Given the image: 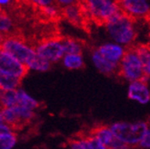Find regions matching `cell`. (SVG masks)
Listing matches in <instances>:
<instances>
[{
  "mask_svg": "<svg viewBox=\"0 0 150 149\" xmlns=\"http://www.w3.org/2000/svg\"><path fill=\"white\" fill-rule=\"evenodd\" d=\"M89 135L96 138L101 144H103L107 148L110 147V145L114 142V140L115 138L110 129V126H105V125L96 126V127L92 129L91 133Z\"/></svg>",
  "mask_w": 150,
  "mask_h": 149,
  "instance_id": "13",
  "label": "cell"
},
{
  "mask_svg": "<svg viewBox=\"0 0 150 149\" xmlns=\"http://www.w3.org/2000/svg\"><path fill=\"white\" fill-rule=\"evenodd\" d=\"M63 65L69 70H80L83 68L84 61L81 55L66 54L62 58Z\"/></svg>",
  "mask_w": 150,
  "mask_h": 149,
  "instance_id": "21",
  "label": "cell"
},
{
  "mask_svg": "<svg viewBox=\"0 0 150 149\" xmlns=\"http://www.w3.org/2000/svg\"><path fill=\"white\" fill-rule=\"evenodd\" d=\"M62 16L71 24L81 28H88L91 18L83 2H73L62 8Z\"/></svg>",
  "mask_w": 150,
  "mask_h": 149,
  "instance_id": "6",
  "label": "cell"
},
{
  "mask_svg": "<svg viewBox=\"0 0 150 149\" xmlns=\"http://www.w3.org/2000/svg\"><path fill=\"white\" fill-rule=\"evenodd\" d=\"M51 63L48 61L47 59L44 58L39 56L37 53L36 55L28 61V63L26 65L28 70H32V71H47L50 69Z\"/></svg>",
  "mask_w": 150,
  "mask_h": 149,
  "instance_id": "18",
  "label": "cell"
},
{
  "mask_svg": "<svg viewBox=\"0 0 150 149\" xmlns=\"http://www.w3.org/2000/svg\"><path fill=\"white\" fill-rule=\"evenodd\" d=\"M62 44L64 51V55L66 54H75L81 55L82 53V44L81 41L71 39V38H64L62 39Z\"/></svg>",
  "mask_w": 150,
  "mask_h": 149,
  "instance_id": "17",
  "label": "cell"
},
{
  "mask_svg": "<svg viewBox=\"0 0 150 149\" xmlns=\"http://www.w3.org/2000/svg\"><path fill=\"white\" fill-rule=\"evenodd\" d=\"M130 147L125 145V143L121 142L120 140L115 138L114 142L112 143V145H110V147L108 149H129Z\"/></svg>",
  "mask_w": 150,
  "mask_h": 149,
  "instance_id": "29",
  "label": "cell"
},
{
  "mask_svg": "<svg viewBox=\"0 0 150 149\" xmlns=\"http://www.w3.org/2000/svg\"><path fill=\"white\" fill-rule=\"evenodd\" d=\"M91 20L98 26L105 25L108 19L120 10L117 0H84Z\"/></svg>",
  "mask_w": 150,
  "mask_h": 149,
  "instance_id": "5",
  "label": "cell"
},
{
  "mask_svg": "<svg viewBox=\"0 0 150 149\" xmlns=\"http://www.w3.org/2000/svg\"><path fill=\"white\" fill-rule=\"evenodd\" d=\"M10 132H14V131L12 130V128L9 125H7L5 123L0 124V133H10Z\"/></svg>",
  "mask_w": 150,
  "mask_h": 149,
  "instance_id": "30",
  "label": "cell"
},
{
  "mask_svg": "<svg viewBox=\"0 0 150 149\" xmlns=\"http://www.w3.org/2000/svg\"><path fill=\"white\" fill-rule=\"evenodd\" d=\"M36 53L48 61L57 62L64 56L62 38H49L41 40L34 48Z\"/></svg>",
  "mask_w": 150,
  "mask_h": 149,
  "instance_id": "7",
  "label": "cell"
},
{
  "mask_svg": "<svg viewBox=\"0 0 150 149\" xmlns=\"http://www.w3.org/2000/svg\"><path fill=\"white\" fill-rule=\"evenodd\" d=\"M93 62L96 69L98 70L101 73L104 74V75L111 76V75H115L118 73V69H119V64L112 63L106 59H104L98 51L94 50L93 52Z\"/></svg>",
  "mask_w": 150,
  "mask_h": 149,
  "instance_id": "12",
  "label": "cell"
},
{
  "mask_svg": "<svg viewBox=\"0 0 150 149\" xmlns=\"http://www.w3.org/2000/svg\"><path fill=\"white\" fill-rule=\"evenodd\" d=\"M117 5L127 17L134 22L149 18V4L147 0H117Z\"/></svg>",
  "mask_w": 150,
  "mask_h": 149,
  "instance_id": "8",
  "label": "cell"
},
{
  "mask_svg": "<svg viewBox=\"0 0 150 149\" xmlns=\"http://www.w3.org/2000/svg\"><path fill=\"white\" fill-rule=\"evenodd\" d=\"M137 146L141 149H149L150 147V132L149 131L146 133L145 136L141 139Z\"/></svg>",
  "mask_w": 150,
  "mask_h": 149,
  "instance_id": "28",
  "label": "cell"
},
{
  "mask_svg": "<svg viewBox=\"0 0 150 149\" xmlns=\"http://www.w3.org/2000/svg\"><path fill=\"white\" fill-rule=\"evenodd\" d=\"M28 72L27 67L0 48V73L23 79Z\"/></svg>",
  "mask_w": 150,
  "mask_h": 149,
  "instance_id": "9",
  "label": "cell"
},
{
  "mask_svg": "<svg viewBox=\"0 0 150 149\" xmlns=\"http://www.w3.org/2000/svg\"><path fill=\"white\" fill-rule=\"evenodd\" d=\"M69 146L71 149H89L87 136H80L69 140Z\"/></svg>",
  "mask_w": 150,
  "mask_h": 149,
  "instance_id": "24",
  "label": "cell"
},
{
  "mask_svg": "<svg viewBox=\"0 0 150 149\" xmlns=\"http://www.w3.org/2000/svg\"><path fill=\"white\" fill-rule=\"evenodd\" d=\"M97 51L107 61L119 64L121 61V59L125 54V49L123 48V46L118 45V44L115 43H106L102 45Z\"/></svg>",
  "mask_w": 150,
  "mask_h": 149,
  "instance_id": "11",
  "label": "cell"
},
{
  "mask_svg": "<svg viewBox=\"0 0 150 149\" xmlns=\"http://www.w3.org/2000/svg\"><path fill=\"white\" fill-rule=\"evenodd\" d=\"M3 118H2V115H1V112H0V124H3Z\"/></svg>",
  "mask_w": 150,
  "mask_h": 149,
  "instance_id": "34",
  "label": "cell"
},
{
  "mask_svg": "<svg viewBox=\"0 0 150 149\" xmlns=\"http://www.w3.org/2000/svg\"><path fill=\"white\" fill-rule=\"evenodd\" d=\"M21 79L0 73V91L18 90L21 84Z\"/></svg>",
  "mask_w": 150,
  "mask_h": 149,
  "instance_id": "19",
  "label": "cell"
},
{
  "mask_svg": "<svg viewBox=\"0 0 150 149\" xmlns=\"http://www.w3.org/2000/svg\"><path fill=\"white\" fill-rule=\"evenodd\" d=\"M17 98V90L0 91V109L16 106Z\"/></svg>",
  "mask_w": 150,
  "mask_h": 149,
  "instance_id": "20",
  "label": "cell"
},
{
  "mask_svg": "<svg viewBox=\"0 0 150 149\" xmlns=\"http://www.w3.org/2000/svg\"><path fill=\"white\" fill-rule=\"evenodd\" d=\"M84 0H75V2H83Z\"/></svg>",
  "mask_w": 150,
  "mask_h": 149,
  "instance_id": "35",
  "label": "cell"
},
{
  "mask_svg": "<svg viewBox=\"0 0 150 149\" xmlns=\"http://www.w3.org/2000/svg\"><path fill=\"white\" fill-rule=\"evenodd\" d=\"M0 48L25 66L36 55L34 48L18 35L4 36Z\"/></svg>",
  "mask_w": 150,
  "mask_h": 149,
  "instance_id": "4",
  "label": "cell"
},
{
  "mask_svg": "<svg viewBox=\"0 0 150 149\" xmlns=\"http://www.w3.org/2000/svg\"><path fill=\"white\" fill-rule=\"evenodd\" d=\"M117 75L129 83L136 81H143L145 83L148 81V78L144 75L142 64L134 50V45L125 48V54L119 62Z\"/></svg>",
  "mask_w": 150,
  "mask_h": 149,
  "instance_id": "3",
  "label": "cell"
},
{
  "mask_svg": "<svg viewBox=\"0 0 150 149\" xmlns=\"http://www.w3.org/2000/svg\"><path fill=\"white\" fill-rule=\"evenodd\" d=\"M106 28L111 38L118 45L130 47L134 45L137 33L134 27V21L120 9L106 22Z\"/></svg>",
  "mask_w": 150,
  "mask_h": 149,
  "instance_id": "1",
  "label": "cell"
},
{
  "mask_svg": "<svg viewBox=\"0 0 150 149\" xmlns=\"http://www.w3.org/2000/svg\"><path fill=\"white\" fill-rule=\"evenodd\" d=\"M59 4H62V5H70L73 2H75V0H56Z\"/></svg>",
  "mask_w": 150,
  "mask_h": 149,
  "instance_id": "31",
  "label": "cell"
},
{
  "mask_svg": "<svg viewBox=\"0 0 150 149\" xmlns=\"http://www.w3.org/2000/svg\"><path fill=\"white\" fill-rule=\"evenodd\" d=\"M12 28V21L7 17L6 13H0V33L6 34L8 33V31Z\"/></svg>",
  "mask_w": 150,
  "mask_h": 149,
  "instance_id": "25",
  "label": "cell"
},
{
  "mask_svg": "<svg viewBox=\"0 0 150 149\" xmlns=\"http://www.w3.org/2000/svg\"><path fill=\"white\" fill-rule=\"evenodd\" d=\"M0 112H1L3 122L7 125H9L14 132L24 126L20 122L19 118L18 117L17 114L15 113L13 108H1Z\"/></svg>",
  "mask_w": 150,
  "mask_h": 149,
  "instance_id": "16",
  "label": "cell"
},
{
  "mask_svg": "<svg viewBox=\"0 0 150 149\" xmlns=\"http://www.w3.org/2000/svg\"><path fill=\"white\" fill-rule=\"evenodd\" d=\"M18 142L15 132L0 133V149H13Z\"/></svg>",
  "mask_w": 150,
  "mask_h": 149,
  "instance_id": "23",
  "label": "cell"
},
{
  "mask_svg": "<svg viewBox=\"0 0 150 149\" xmlns=\"http://www.w3.org/2000/svg\"><path fill=\"white\" fill-rule=\"evenodd\" d=\"M9 2V0H0V4H7Z\"/></svg>",
  "mask_w": 150,
  "mask_h": 149,
  "instance_id": "33",
  "label": "cell"
},
{
  "mask_svg": "<svg viewBox=\"0 0 150 149\" xmlns=\"http://www.w3.org/2000/svg\"><path fill=\"white\" fill-rule=\"evenodd\" d=\"M28 1H29L30 3H32L38 6H40V7L59 5L56 0H28Z\"/></svg>",
  "mask_w": 150,
  "mask_h": 149,
  "instance_id": "27",
  "label": "cell"
},
{
  "mask_svg": "<svg viewBox=\"0 0 150 149\" xmlns=\"http://www.w3.org/2000/svg\"><path fill=\"white\" fill-rule=\"evenodd\" d=\"M134 50L140 59V62L143 68L145 77L149 79L150 75V49L148 44H137L134 45Z\"/></svg>",
  "mask_w": 150,
  "mask_h": 149,
  "instance_id": "14",
  "label": "cell"
},
{
  "mask_svg": "<svg viewBox=\"0 0 150 149\" xmlns=\"http://www.w3.org/2000/svg\"><path fill=\"white\" fill-rule=\"evenodd\" d=\"M128 98L141 104H147L150 101V91L147 83L143 81H136L130 83L127 91Z\"/></svg>",
  "mask_w": 150,
  "mask_h": 149,
  "instance_id": "10",
  "label": "cell"
},
{
  "mask_svg": "<svg viewBox=\"0 0 150 149\" xmlns=\"http://www.w3.org/2000/svg\"><path fill=\"white\" fill-rule=\"evenodd\" d=\"M12 108L15 111V113L17 114L18 117L19 118L20 122L23 125H26L27 124L30 123V121L33 120V118L35 117V111L21 106H14Z\"/></svg>",
  "mask_w": 150,
  "mask_h": 149,
  "instance_id": "22",
  "label": "cell"
},
{
  "mask_svg": "<svg viewBox=\"0 0 150 149\" xmlns=\"http://www.w3.org/2000/svg\"><path fill=\"white\" fill-rule=\"evenodd\" d=\"M110 129L116 139L129 147L137 146L141 139L149 131L148 124L145 121L116 122L110 126Z\"/></svg>",
  "mask_w": 150,
  "mask_h": 149,
  "instance_id": "2",
  "label": "cell"
},
{
  "mask_svg": "<svg viewBox=\"0 0 150 149\" xmlns=\"http://www.w3.org/2000/svg\"><path fill=\"white\" fill-rule=\"evenodd\" d=\"M17 105L35 111L40 107V102L22 89L17 90Z\"/></svg>",
  "mask_w": 150,
  "mask_h": 149,
  "instance_id": "15",
  "label": "cell"
},
{
  "mask_svg": "<svg viewBox=\"0 0 150 149\" xmlns=\"http://www.w3.org/2000/svg\"><path fill=\"white\" fill-rule=\"evenodd\" d=\"M3 40H4V35L0 33V47H1V44L3 42Z\"/></svg>",
  "mask_w": 150,
  "mask_h": 149,
  "instance_id": "32",
  "label": "cell"
},
{
  "mask_svg": "<svg viewBox=\"0 0 150 149\" xmlns=\"http://www.w3.org/2000/svg\"><path fill=\"white\" fill-rule=\"evenodd\" d=\"M87 139L89 143V149H108L106 146H104L98 140L92 136L87 135Z\"/></svg>",
  "mask_w": 150,
  "mask_h": 149,
  "instance_id": "26",
  "label": "cell"
}]
</instances>
